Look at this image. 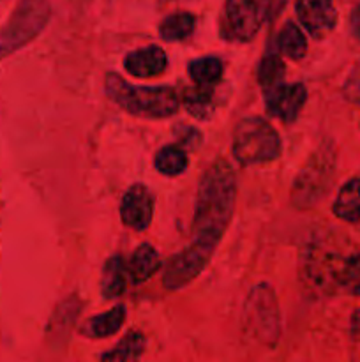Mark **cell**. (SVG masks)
I'll return each mask as SVG.
<instances>
[{
	"mask_svg": "<svg viewBox=\"0 0 360 362\" xmlns=\"http://www.w3.org/2000/svg\"><path fill=\"white\" fill-rule=\"evenodd\" d=\"M236 198V180L226 159L212 163L198 184L193 216V239L184 247L200 264L208 265L229 221Z\"/></svg>",
	"mask_w": 360,
	"mask_h": 362,
	"instance_id": "6da1fadb",
	"label": "cell"
},
{
	"mask_svg": "<svg viewBox=\"0 0 360 362\" xmlns=\"http://www.w3.org/2000/svg\"><path fill=\"white\" fill-rule=\"evenodd\" d=\"M104 88L116 106L141 119H166L179 110V94L172 87H136L116 73H108Z\"/></svg>",
	"mask_w": 360,
	"mask_h": 362,
	"instance_id": "7a4b0ae2",
	"label": "cell"
},
{
	"mask_svg": "<svg viewBox=\"0 0 360 362\" xmlns=\"http://www.w3.org/2000/svg\"><path fill=\"white\" fill-rule=\"evenodd\" d=\"M232 148L242 165L270 163L281 154V136L261 117H246L236 124Z\"/></svg>",
	"mask_w": 360,
	"mask_h": 362,
	"instance_id": "3957f363",
	"label": "cell"
},
{
	"mask_svg": "<svg viewBox=\"0 0 360 362\" xmlns=\"http://www.w3.org/2000/svg\"><path fill=\"white\" fill-rule=\"evenodd\" d=\"M48 0H20L16 9L0 30V59L13 55L34 41L49 20Z\"/></svg>",
	"mask_w": 360,
	"mask_h": 362,
	"instance_id": "277c9868",
	"label": "cell"
},
{
	"mask_svg": "<svg viewBox=\"0 0 360 362\" xmlns=\"http://www.w3.org/2000/svg\"><path fill=\"white\" fill-rule=\"evenodd\" d=\"M272 0H226L221 34L226 41L249 42L267 21Z\"/></svg>",
	"mask_w": 360,
	"mask_h": 362,
	"instance_id": "5b68a950",
	"label": "cell"
},
{
	"mask_svg": "<svg viewBox=\"0 0 360 362\" xmlns=\"http://www.w3.org/2000/svg\"><path fill=\"white\" fill-rule=\"evenodd\" d=\"M244 320L254 338L265 345H275L281 336V313L270 286L258 285L251 290L246 300Z\"/></svg>",
	"mask_w": 360,
	"mask_h": 362,
	"instance_id": "8992f818",
	"label": "cell"
},
{
	"mask_svg": "<svg viewBox=\"0 0 360 362\" xmlns=\"http://www.w3.org/2000/svg\"><path fill=\"white\" fill-rule=\"evenodd\" d=\"M332 154L327 151L314 152L292 187V204L296 209H309L323 197L332 179Z\"/></svg>",
	"mask_w": 360,
	"mask_h": 362,
	"instance_id": "52a82bcc",
	"label": "cell"
},
{
	"mask_svg": "<svg viewBox=\"0 0 360 362\" xmlns=\"http://www.w3.org/2000/svg\"><path fill=\"white\" fill-rule=\"evenodd\" d=\"M120 218L134 232H143L154 218V193L143 184H133L120 202Z\"/></svg>",
	"mask_w": 360,
	"mask_h": 362,
	"instance_id": "ba28073f",
	"label": "cell"
},
{
	"mask_svg": "<svg viewBox=\"0 0 360 362\" xmlns=\"http://www.w3.org/2000/svg\"><path fill=\"white\" fill-rule=\"evenodd\" d=\"M306 101L307 90L302 83H281L265 92L267 112L286 124L293 122L299 117L300 110L306 105Z\"/></svg>",
	"mask_w": 360,
	"mask_h": 362,
	"instance_id": "9c48e42d",
	"label": "cell"
},
{
	"mask_svg": "<svg viewBox=\"0 0 360 362\" xmlns=\"http://www.w3.org/2000/svg\"><path fill=\"white\" fill-rule=\"evenodd\" d=\"M296 16L313 37L321 39L334 30L337 11L332 0H296Z\"/></svg>",
	"mask_w": 360,
	"mask_h": 362,
	"instance_id": "30bf717a",
	"label": "cell"
},
{
	"mask_svg": "<svg viewBox=\"0 0 360 362\" xmlns=\"http://www.w3.org/2000/svg\"><path fill=\"white\" fill-rule=\"evenodd\" d=\"M166 66H168V57H166L164 49L155 45L134 49V52L127 53L124 59L126 71L136 78L159 76L164 73Z\"/></svg>",
	"mask_w": 360,
	"mask_h": 362,
	"instance_id": "8fae6325",
	"label": "cell"
},
{
	"mask_svg": "<svg viewBox=\"0 0 360 362\" xmlns=\"http://www.w3.org/2000/svg\"><path fill=\"white\" fill-rule=\"evenodd\" d=\"M159 267H161V258H159L155 247L150 246V244L138 246L133 257L126 264L127 276H129L131 283H134V285L147 281L150 276H154L159 271Z\"/></svg>",
	"mask_w": 360,
	"mask_h": 362,
	"instance_id": "7c38bea8",
	"label": "cell"
},
{
	"mask_svg": "<svg viewBox=\"0 0 360 362\" xmlns=\"http://www.w3.org/2000/svg\"><path fill=\"white\" fill-rule=\"evenodd\" d=\"M127 269L124 264L122 257L115 255L106 260L104 267H102L101 276V292L104 299H116L126 292L127 286Z\"/></svg>",
	"mask_w": 360,
	"mask_h": 362,
	"instance_id": "4fadbf2b",
	"label": "cell"
},
{
	"mask_svg": "<svg viewBox=\"0 0 360 362\" xmlns=\"http://www.w3.org/2000/svg\"><path fill=\"white\" fill-rule=\"evenodd\" d=\"M332 211L342 221H360V177L348 180L339 189V194L335 198Z\"/></svg>",
	"mask_w": 360,
	"mask_h": 362,
	"instance_id": "5bb4252c",
	"label": "cell"
},
{
	"mask_svg": "<svg viewBox=\"0 0 360 362\" xmlns=\"http://www.w3.org/2000/svg\"><path fill=\"white\" fill-rule=\"evenodd\" d=\"M145 345L143 332L129 331L112 350L102 354L101 362H140Z\"/></svg>",
	"mask_w": 360,
	"mask_h": 362,
	"instance_id": "9a60e30c",
	"label": "cell"
},
{
	"mask_svg": "<svg viewBox=\"0 0 360 362\" xmlns=\"http://www.w3.org/2000/svg\"><path fill=\"white\" fill-rule=\"evenodd\" d=\"M126 306L119 304L113 310L106 311V313L99 315V317L90 318L83 327V332L88 338H108V336L120 331L124 320H126Z\"/></svg>",
	"mask_w": 360,
	"mask_h": 362,
	"instance_id": "2e32d148",
	"label": "cell"
},
{
	"mask_svg": "<svg viewBox=\"0 0 360 362\" xmlns=\"http://www.w3.org/2000/svg\"><path fill=\"white\" fill-rule=\"evenodd\" d=\"M277 49L282 55L289 57L293 60H300L307 53V41L306 35L299 28V25L293 21H286L284 27L277 34Z\"/></svg>",
	"mask_w": 360,
	"mask_h": 362,
	"instance_id": "e0dca14e",
	"label": "cell"
},
{
	"mask_svg": "<svg viewBox=\"0 0 360 362\" xmlns=\"http://www.w3.org/2000/svg\"><path fill=\"white\" fill-rule=\"evenodd\" d=\"M194 25H196V18L191 13H175L166 16L164 20L159 25V35H161L164 41L175 42V41H184V39L189 37L194 30Z\"/></svg>",
	"mask_w": 360,
	"mask_h": 362,
	"instance_id": "ac0fdd59",
	"label": "cell"
},
{
	"mask_svg": "<svg viewBox=\"0 0 360 362\" xmlns=\"http://www.w3.org/2000/svg\"><path fill=\"white\" fill-rule=\"evenodd\" d=\"M191 80L200 87H212L222 76V62L217 57H200L187 67Z\"/></svg>",
	"mask_w": 360,
	"mask_h": 362,
	"instance_id": "d6986e66",
	"label": "cell"
},
{
	"mask_svg": "<svg viewBox=\"0 0 360 362\" xmlns=\"http://www.w3.org/2000/svg\"><path fill=\"white\" fill-rule=\"evenodd\" d=\"M154 165L155 170L162 175H180L187 168V154L180 145H166V147L157 151L154 158Z\"/></svg>",
	"mask_w": 360,
	"mask_h": 362,
	"instance_id": "ffe728a7",
	"label": "cell"
},
{
	"mask_svg": "<svg viewBox=\"0 0 360 362\" xmlns=\"http://www.w3.org/2000/svg\"><path fill=\"white\" fill-rule=\"evenodd\" d=\"M284 74H286L284 62H282V59L277 55V53L265 55L263 59H261L260 66H258V81H260L263 92L284 83Z\"/></svg>",
	"mask_w": 360,
	"mask_h": 362,
	"instance_id": "44dd1931",
	"label": "cell"
},
{
	"mask_svg": "<svg viewBox=\"0 0 360 362\" xmlns=\"http://www.w3.org/2000/svg\"><path fill=\"white\" fill-rule=\"evenodd\" d=\"M212 99V90L208 87H200L196 85V88L186 92V98H184V105H186L187 112L194 117H205L207 115V110L210 106Z\"/></svg>",
	"mask_w": 360,
	"mask_h": 362,
	"instance_id": "7402d4cb",
	"label": "cell"
},
{
	"mask_svg": "<svg viewBox=\"0 0 360 362\" xmlns=\"http://www.w3.org/2000/svg\"><path fill=\"white\" fill-rule=\"evenodd\" d=\"M341 286L352 296L360 297V255H355L342 265Z\"/></svg>",
	"mask_w": 360,
	"mask_h": 362,
	"instance_id": "603a6c76",
	"label": "cell"
},
{
	"mask_svg": "<svg viewBox=\"0 0 360 362\" xmlns=\"http://www.w3.org/2000/svg\"><path fill=\"white\" fill-rule=\"evenodd\" d=\"M342 94L353 105L360 106V62L353 67L349 76L346 78V83L342 87Z\"/></svg>",
	"mask_w": 360,
	"mask_h": 362,
	"instance_id": "cb8c5ba5",
	"label": "cell"
},
{
	"mask_svg": "<svg viewBox=\"0 0 360 362\" xmlns=\"http://www.w3.org/2000/svg\"><path fill=\"white\" fill-rule=\"evenodd\" d=\"M349 27H352L353 37L360 42V4L353 9L352 16H349Z\"/></svg>",
	"mask_w": 360,
	"mask_h": 362,
	"instance_id": "d4e9b609",
	"label": "cell"
},
{
	"mask_svg": "<svg viewBox=\"0 0 360 362\" xmlns=\"http://www.w3.org/2000/svg\"><path fill=\"white\" fill-rule=\"evenodd\" d=\"M349 329H352V336L360 341V308L353 311L352 315V324H349Z\"/></svg>",
	"mask_w": 360,
	"mask_h": 362,
	"instance_id": "484cf974",
	"label": "cell"
}]
</instances>
